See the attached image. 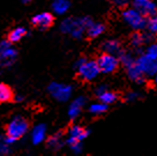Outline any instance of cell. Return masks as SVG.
Instances as JSON below:
<instances>
[{
    "label": "cell",
    "mask_w": 157,
    "mask_h": 156,
    "mask_svg": "<svg viewBox=\"0 0 157 156\" xmlns=\"http://www.w3.org/2000/svg\"><path fill=\"white\" fill-rule=\"evenodd\" d=\"M137 97H139V94L135 93V92H131V93H128L126 95V97L125 99L127 101V102H134V101H136Z\"/></svg>",
    "instance_id": "25"
},
{
    "label": "cell",
    "mask_w": 157,
    "mask_h": 156,
    "mask_svg": "<svg viewBox=\"0 0 157 156\" xmlns=\"http://www.w3.org/2000/svg\"><path fill=\"white\" fill-rule=\"evenodd\" d=\"M78 76L83 81H93L98 76L99 68L97 63L95 60H88V59H80L76 63Z\"/></svg>",
    "instance_id": "3"
},
{
    "label": "cell",
    "mask_w": 157,
    "mask_h": 156,
    "mask_svg": "<svg viewBox=\"0 0 157 156\" xmlns=\"http://www.w3.org/2000/svg\"><path fill=\"white\" fill-rule=\"evenodd\" d=\"M29 128V123L23 117L13 118L6 126V135L10 141H16L25 135Z\"/></svg>",
    "instance_id": "1"
},
{
    "label": "cell",
    "mask_w": 157,
    "mask_h": 156,
    "mask_svg": "<svg viewBox=\"0 0 157 156\" xmlns=\"http://www.w3.org/2000/svg\"><path fill=\"white\" fill-rule=\"evenodd\" d=\"M54 22V18L51 13H39V14L35 15L33 20H31V25H34L35 28H37L39 30H46L51 28Z\"/></svg>",
    "instance_id": "8"
},
{
    "label": "cell",
    "mask_w": 157,
    "mask_h": 156,
    "mask_svg": "<svg viewBox=\"0 0 157 156\" xmlns=\"http://www.w3.org/2000/svg\"><path fill=\"white\" fill-rule=\"evenodd\" d=\"M69 8V2L67 0H56L53 2V10L57 14H64Z\"/></svg>",
    "instance_id": "20"
},
{
    "label": "cell",
    "mask_w": 157,
    "mask_h": 156,
    "mask_svg": "<svg viewBox=\"0 0 157 156\" xmlns=\"http://www.w3.org/2000/svg\"><path fill=\"white\" fill-rule=\"evenodd\" d=\"M13 99H14L13 89L6 83H0V103H10Z\"/></svg>",
    "instance_id": "15"
},
{
    "label": "cell",
    "mask_w": 157,
    "mask_h": 156,
    "mask_svg": "<svg viewBox=\"0 0 157 156\" xmlns=\"http://www.w3.org/2000/svg\"><path fill=\"white\" fill-rule=\"evenodd\" d=\"M150 39H151L150 36H148V35H146V34H140V33L137 31L136 34L132 35V37H131V44H132L133 48L140 49L143 44L148 43Z\"/></svg>",
    "instance_id": "17"
},
{
    "label": "cell",
    "mask_w": 157,
    "mask_h": 156,
    "mask_svg": "<svg viewBox=\"0 0 157 156\" xmlns=\"http://www.w3.org/2000/svg\"><path fill=\"white\" fill-rule=\"evenodd\" d=\"M108 107L106 104H104L102 102H97V103H94L90 105L89 107V112L95 115V116H99V115H103L104 112H106L108 110Z\"/></svg>",
    "instance_id": "19"
},
{
    "label": "cell",
    "mask_w": 157,
    "mask_h": 156,
    "mask_svg": "<svg viewBox=\"0 0 157 156\" xmlns=\"http://www.w3.org/2000/svg\"><path fill=\"white\" fill-rule=\"evenodd\" d=\"M96 95L97 97L99 98V102L104 103L106 105H110V104H113V103L117 101V95L113 93V92H110L106 89L105 86H101L96 89Z\"/></svg>",
    "instance_id": "11"
},
{
    "label": "cell",
    "mask_w": 157,
    "mask_h": 156,
    "mask_svg": "<svg viewBox=\"0 0 157 156\" xmlns=\"http://www.w3.org/2000/svg\"><path fill=\"white\" fill-rule=\"evenodd\" d=\"M84 104H86V98L84 97L76 98V99L71 104V107H69V110H68L69 117L72 118V119L78 117V115H80V112H81V109L84 107Z\"/></svg>",
    "instance_id": "14"
},
{
    "label": "cell",
    "mask_w": 157,
    "mask_h": 156,
    "mask_svg": "<svg viewBox=\"0 0 157 156\" xmlns=\"http://www.w3.org/2000/svg\"><path fill=\"white\" fill-rule=\"evenodd\" d=\"M89 131L86 130L83 127L75 125V126L71 127V130L68 132V139H67V143L69 146H72L74 143H78L82 140H84L86 138L88 137Z\"/></svg>",
    "instance_id": "9"
},
{
    "label": "cell",
    "mask_w": 157,
    "mask_h": 156,
    "mask_svg": "<svg viewBox=\"0 0 157 156\" xmlns=\"http://www.w3.org/2000/svg\"><path fill=\"white\" fill-rule=\"evenodd\" d=\"M126 68V72H127V75L128 78L131 79L132 81L136 83H143L144 82V75L141 73V71L139 69V67L136 66V64L135 61L131 65H128L125 67Z\"/></svg>",
    "instance_id": "12"
},
{
    "label": "cell",
    "mask_w": 157,
    "mask_h": 156,
    "mask_svg": "<svg viewBox=\"0 0 157 156\" xmlns=\"http://www.w3.org/2000/svg\"><path fill=\"white\" fill-rule=\"evenodd\" d=\"M103 51L105 53H110L113 56H118L121 52V45L117 39H109L103 43Z\"/></svg>",
    "instance_id": "13"
},
{
    "label": "cell",
    "mask_w": 157,
    "mask_h": 156,
    "mask_svg": "<svg viewBox=\"0 0 157 156\" xmlns=\"http://www.w3.org/2000/svg\"><path fill=\"white\" fill-rule=\"evenodd\" d=\"M104 31H105V25L102 23H95V22H91L86 29V33L90 38L99 37L102 34H104Z\"/></svg>",
    "instance_id": "16"
},
{
    "label": "cell",
    "mask_w": 157,
    "mask_h": 156,
    "mask_svg": "<svg viewBox=\"0 0 157 156\" xmlns=\"http://www.w3.org/2000/svg\"><path fill=\"white\" fill-rule=\"evenodd\" d=\"M112 1L113 4L117 6V7H119V8H126L132 2V0H112Z\"/></svg>",
    "instance_id": "23"
},
{
    "label": "cell",
    "mask_w": 157,
    "mask_h": 156,
    "mask_svg": "<svg viewBox=\"0 0 157 156\" xmlns=\"http://www.w3.org/2000/svg\"><path fill=\"white\" fill-rule=\"evenodd\" d=\"M132 7L141 13L143 16L149 18L157 12V6L152 0H132Z\"/></svg>",
    "instance_id": "7"
},
{
    "label": "cell",
    "mask_w": 157,
    "mask_h": 156,
    "mask_svg": "<svg viewBox=\"0 0 157 156\" xmlns=\"http://www.w3.org/2000/svg\"><path fill=\"white\" fill-rule=\"evenodd\" d=\"M50 89H51L52 95L59 101H66L67 98H69L71 94H72V88L69 86H65V84L54 83V84L51 86Z\"/></svg>",
    "instance_id": "10"
},
{
    "label": "cell",
    "mask_w": 157,
    "mask_h": 156,
    "mask_svg": "<svg viewBox=\"0 0 157 156\" xmlns=\"http://www.w3.org/2000/svg\"><path fill=\"white\" fill-rule=\"evenodd\" d=\"M146 54L150 56L151 58L157 59V42H154V43L148 45L147 50H146Z\"/></svg>",
    "instance_id": "22"
},
{
    "label": "cell",
    "mask_w": 157,
    "mask_h": 156,
    "mask_svg": "<svg viewBox=\"0 0 157 156\" xmlns=\"http://www.w3.org/2000/svg\"><path fill=\"white\" fill-rule=\"evenodd\" d=\"M97 66L99 68V72L104 74H110L113 73L119 66V60L116 56L110 53H103L99 56L98 59L96 60Z\"/></svg>",
    "instance_id": "6"
},
{
    "label": "cell",
    "mask_w": 157,
    "mask_h": 156,
    "mask_svg": "<svg viewBox=\"0 0 157 156\" xmlns=\"http://www.w3.org/2000/svg\"><path fill=\"white\" fill-rule=\"evenodd\" d=\"M25 35H27V30L23 27H19V28H15V29L10 30V33H8L7 41L10 43H16V42H20Z\"/></svg>",
    "instance_id": "18"
},
{
    "label": "cell",
    "mask_w": 157,
    "mask_h": 156,
    "mask_svg": "<svg viewBox=\"0 0 157 156\" xmlns=\"http://www.w3.org/2000/svg\"><path fill=\"white\" fill-rule=\"evenodd\" d=\"M50 145L51 146H57V145H60V135H56L53 137L51 140H50Z\"/></svg>",
    "instance_id": "26"
},
{
    "label": "cell",
    "mask_w": 157,
    "mask_h": 156,
    "mask_svg": "<svg viewBox=\"0 0 157 156\" xmlns=\"http://www.w3.org/2000/svg\"><path fill=\"white\" fill-rule=\"evenodd\" d=\"M155 83H156V84H157V73L155 74Z\"/></svg>",
    "instance_id": "27"
},
{
    "label": "cell",
    "mask_w": 157,
    "mask_h": 156,
    "mask_svg": "<svg viewBox=\"0 0 157 156\" xmlns=\"http://www.w3.org/2000/svg\"><path fill=\"white\" fill-rule=\"evenodd\" d=\"M124 22L135 31H141L147 27V18L134 8H127L123 12Z\"/></svg>",
    "instance_id": "4"
},
{
    "label": "cell",
    "mask_w": 157,
    "mask_h": 156,
    "mask_svg": "<svg viewBox=\"0 0 157 156\" xmlns=\"http://www.w3.org/2000/svg\"><path fill=\"white\" fill-rule=\"evenodd\" d=\"M149 33L152 35H157V12L155 14H152L151 16H149V19L147 21V27Z\"/></svg>",
    "instance_id": "21"
},
{
    "label": "cell",
    "mask_w": 157,
    "mask_h": 156,
    "mask_svg": "<svg viewBox=\"0 0 157 156\" xmlns=\"http://www.w3.org/2000/svg\"><path fill=\"white\" fill-rule=\"evenodd\" d=\"M93 21L89 18H83V19L72 20L68 19L65 22H63V27L61 29L65 33H68L75 38H81L83 33H86V29L88 28V25L91 23Z\"/></svg>",
    "instance_id": "2"
},
{
    "label": "cell",
    "mask_w": 157,
    "mask_h": 156,
    "mask_svg": "<svg viewBox=\"0 0 157 156\" xmlns=\"http://www.w3.org/2000/svg\"><path fill=\"white\" fill-rule=\"evenodd\" d=\"M135 64L141 71V73L144 75V78H151L155 76L157 73V59L151 58L148 54H141L139 58L135 60Z\"/></svg>",
    "instance_id": "5"
},
{
    "label": "cell",
    "mask_w": 157,
    "mask_h": 156,
    "mask_svg": "<svg viewBox=\"0 0 157 156\" xmlns=\"http://www.w3.org/2000/svg\"><path fill=\"white\" fill-rule=\"evenodd\" d=\"M43 135H44V127L39 126L38 128H36V132H35V137H36L35 141L36 142L40 141L43 139Z\"/></svg>",
    "instance_id": "24"
}]
</instances>
